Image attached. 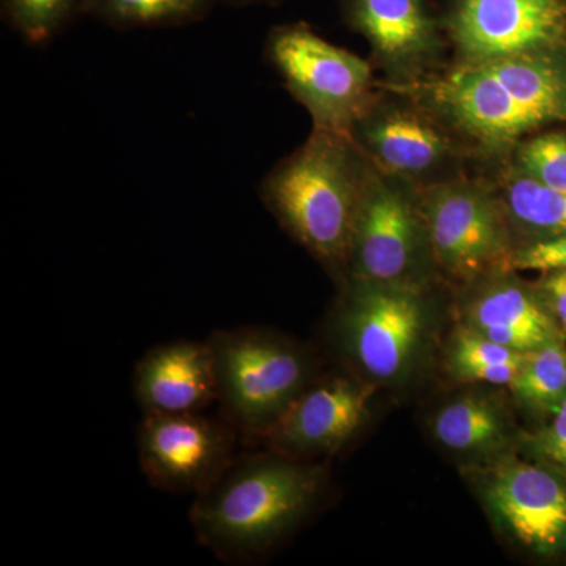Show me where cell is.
Segmentation results:
<instances>
[{
	"label": "cell",
	"instance_id": "6da1fadb",
	"mask_svg": "<svg viewBox=\"0 0 566 566\" xmlns=\"http://www.w3.org/2000/svg\"><path fill=\"white\" fill-rule=\"evenodd\" d=\"M381 88L412 99L483 155H505L536 129L566 123V48L460 63Z\"/></svg>",
	"mask_w": 566,
	"mask_h": 566
},
{
	"label": "cell",
	"instance_id": "7a4b0ae2",
	"mask_svg": "<svg viewBox=\"0 0 566 566\" xmlns=\"http://www.w3.org/2000/svg\"><path fill=\"white\" fill-rule=\"evenodd\" d=\"M326 488V469L271 450L233 460L197 494V538L222 560L248 562L300 526Z\"/></svg>",
	"mask_w": 566,
	"mask_h": 566
},
{
	"label": "cell",
	"instance_id": "3957f363",
	"mask_svg": "<svg viewBox=\"0 0 566 566\" xmlns=\"http://www.w3.org/2000/svg\"><path fill=\"white\" fill-rule=\"evenodd\" d=\"M370 161L356 140L315 129L262 185V199L294 240L346 271Z\"/></svg>",
	"mask_w": 566,
	"mask_h": 566
},
{
	"label": "cell",
	"instance_id": "277c9868",
	"mask_svg": "<svg viewBox=\"0 0 566 566\" xmlns=\"http://www.w3.org/2000/svg\"><path fill=\"white\" fill-rule=\"evenodd\" d=\"M436 312L428 289L346 279L331 333L359 378L376 387L401 386L427 359Z\"/></svg>",
	"mask_w": 566,
	"mask_h": 566
},
{
	"label": "cell",
	"instance_id": "5b68a950",
	"mask_svg": "<svg viewBox=\"0 0 566 566\" xmlns=\"http://www.w3.org/2000/svg\"><path fill=\"white\" fill-rule=\"evenodd\" d=\"M218 378V400L232 427L263 438L314 382V360L296 342L243 326L208 337Z\"/></svg>",
	"mask_w": 566,
	"mask_h": 566
},
{
	"label": "cell",
	"instance_id": "8992f818",
	"mask_svg": "<svg viewBox=\"0 0 566 566\" xmlns=\"http://www.w3.org/2000/svg\"><path fill=\"white\" fill-rule=\"evenodd\" d=\"M460 471L510 545L538 560H566L564 469L515 450Z\"/></svg>",
	"mask_w": 566,
	"mask_h": 566
},
{
	"label": "cell",
	"instance_id": "52a82bcc",
	"mask_svg": "<svg viewBox=\"0 0 566 566\" xmlns=\"http://www.w3.org/2000/svg\"><path fill=\"white\" fill-rule=\"evenodd\" d=\"M438 270L420 208V188L370 163L357 211L346 279L428 289Z\"/></svg>",
	"mask_w": 566,
	"mask_h": 566
},
{
	"label": "cell",
	"instance_id": "ba28073f",
	"mask_svg": "<svg viewBox=\"0 0 566 566\" xmlns=\"http://www.w3.org/2000/svg\"><path fill=\"white\" fill-rule=\"evenodd\" d=\"M268 57L315 129L353 137L354 126L378 98L370 63L300 22L270 33Z\"/></svg>",
	"mask_w": 566,
	"mask_h": 566
},
{
	"label": "cell",
	"instance_id": "9c48e42d",
	"mask_svg": "<svg viewBox=\"0 0 566 566\" xmlns=\"http://www.w3.org/2000/svg\"><path fill=\"white\" fill-rule=\"evenodd\" d=\"M420 208L436 268L458 285L509 268L516 245L493 186L431 182L420 188Z\"/></svg>",
	"mask_w": 566,
	"mask_h": 566
},
{
	"label": "cell",
	"instance_id": "30bf717a",
	"mask_svg": "<svg viewBox=\"0 0 566 566\" xmlns=\"http://www.w3.org/2000/svg\"><path fill=\"white\" fill-rule=\"evenodd\" d=\"M444 28L460 63L565 50L566 0H453Z\"/></svg>",
	"mask_w": 566,
	"mask_h": 566
},
{
	"label": "cell",
	"instance_id": "8fae6325",
	"mask_svg": "<svg viewBox=\"0 0 566 566\" xmlns=\"http://www.w3.org/2000/svg\"><path fill=\"white\" fill-rule=\"evenodd\" d=\"M137 447L148 482L172 493H202L234 460L232 428L200 412L145 415Z\"/></svg>",
	"mask_w": 566,
	"mask_h": 566
},
{
	"label": "cell",
	"instance_id": "7c38bea8",
	"mask_svg": "<svg viewBox=\"0 0 566 566\" xmlns=\"http://www.w3.org/2000/svg\"><path fill=\"white\" fill-rule=\"evenodd\" d=\"M403 99L378 96L354 126L353 139L376 169L417 185L457 158L458 136L419 104Z\"/></svg>",
	"mask_w": 566,
	"mask_h": 566
},
{
	"label": "cell",
	"instance_id": "4fadbf2b",
	"mask_svg": "<svg viewBox=\"0 0 566 566\" xmlns=\"http://www.w3.org/2000/svg\"><path fill=\"white\" fill-rule=\"evenodd\" d=\"M375 390L354 376L314 381L263 439L270 450L294 460L338 452L363 430Z\"/></svg>",
	"mask_w": 566,
	"mask_h": 566
},
{
	"label": "cell",
	"instance_id": "5bb4252c",
	"mask_svg": "<svg viewBox=\"0 0 566 566\" xmlns=\"http://www.w3.org/2000/svg\"><path fill=\"white\" fill-rule=\"evenodd\" d=\"M455 322L495 344L523 353L565 338L547 314L534 283H527L510 268L461 285Z\"/></svg>",
	"mask_w": 566,
	"mask_h": 566
},
{
	"label": "cell",
	"instance_id": "9a60e30c",
	"mask_svg": "<svg viewBox=\"0 0 566 566\" xmlns=\"http://www.w3.org/2000/svg\"><path fill=\"white\" fill-rule=\"evenodd\" d=\"M349 28L370 44L390 82L422 80L441 51L438 22L423 0H342Z\"/></svg>",
	"mask_w": 566,
	"mask_h": 566
},
{
	"label": "cell",
	"instance_id": "2e32d148",
	"mask_svg": "<svg viewBox=\"0 0 566 566\" xmlns=\"http://www.w3.org/2000/svg\"><path fill=\"white\" fill-rule=\"evenodd\" d=\"M134 395L145 415L202 412L218 400L208 342H170L145 354L134 371Z\"/></svg>",
	"mask_w": 566,
	"mask_h": 566
},
{
	"label": "cell",
	"instance_id": "e0dca14e",
	"mask_svg": "<svg viewBox=\"0 0 566 566\" xmlns=\"http://www.w3.org/2000/svg\"><path fill=\"white\" fill-rule=\"evenodd\" d=\"M436 444L460 461L461 468L491 463L517 450L523 428L512 403L490 389L455 395L430 420Z\"/></svg>",
	"mask_w": 566,
	"mask_h": 566
},
{
	"label": "cell",
	"instance_id": "ac0fdd59",
	"mask_svg": "<svg viewBox=\"0 0 566 566\" xmlns=\"http://www.w3.org/2000/svg\"><path fill=\"white\" fill-rule=\"evenodd\" d=\"M494 189L515 245L566 234V189L543 185L517 170L513 164L506 167Z\"/></svg>",
	"mask_w": 566,
	"mask_h": 566
},
{
	"label": "cell",
	"instance_id": "d6986e66",
	"mask_svg": "<svg viewBox=\"0 0 566 566\" xmlns=\"http://www.w3.org/2000/svg\"><path fill=\"white\" fill-rule=\"evenodd\" d=\"M527 356L455 324L446 345L444 367L450 378L463 385L510 387Z\"/></svg>",
	"mask_w": 566,
	"mask_h": 566
},
{
	"label": "cell",
	"instance_id": "ffe728a7",
	"mask_svg": "<svg viewBox=\"0 0 566 566\" xmlns=\"http://www.w3.org/2000/svg\"><path fill=\"white\" fill-rule=\"evenodd\" d=\"M513 406L534 420L547 422L566 400V338L528 353L509 387Z\"/></svg>",
	"mask_w": 566,
	"mask_h": 566
},
{
	"label": "cell",
	"instance_id": "44dd1931",
	"mask_svg": "<svg viewBox=\"0 0 566 566\" xmlns=\"http://www.w3.org/2000/svg\"><path fill=\"white\" fill-rule=\"evenodd\" d=\"M214 0H82L81 13L120 29L174 28L207 17Z\"/></svg>",
	"mask_w": 566,
	"mask_h": 566
},
{
	"label": "cell",
	"instance_id": "7402d4cb",
	"mask_svg": "<svg viewBox=\"0 0 566 566\" xmlns=\"http://www.w3.org/2000/svg\"><path fill=\"white\" fill-rule=\"evenodd\" d=\"M82 0H2V14L31 44H44L81 13Z\"/></svg>",
	"mask_w": 566,
	"mask_h": 566
},
{
	"label": "cell",
	"instance_id": "603a6c76",
	"mask_svg": "<svg viewBox=\"0 0 566 566\" xmlns=\"http://www.w3.org/2000/svg\"><path fill=\"white\" fill-rule=\"evenodd\" d=\"M512 153L517 170L551 188L566 189V133L527 137Z\"/></svg>",
	"mask_w": 566,
	"mask_h": 566
},
{
	"label": "cell",
	"instance_id": "cb8c5ba5",
	"mask_svg": "<svg viewBox=\"0 0 566 566\" xmlns=\"http://www.w3.org/2000/svg\"><path fill=\"white\" fill-rule=\"evenodd\" d=\"M517 452L558 465L566 471V400L547 422L523 430Z\"/></svg>",
	"mask_w": 566,
	"mask_h": 566
},
{
	"label": "cell",
	"instance_id": "d4e9b609",
	"mask_svg": "<svg viewBox=\"0 0 566 566\" xmlns=\"http://www.w3.org/2000/svg\"><path fill=\"white\" fill-rule=\"evenodd\" d=\"M510 270L546 271L565 270L566 268V234L536 241V243L516 245L509 264Z\"/></svg>",
	"mask_w": 566,
	"mask_h": 566
},
{
	"label": "cell",
	"instance_id": "484cf974",
	"mask_svg": "<svg viewBox=\"0 0 566 566\" xmlns=\"http://www.w3.org/2000/svg\"><path fill=\"white\" fill-rule=\"evenodd\" d=\"M534 285L547 314L566 338V268L546 271Z\"/></svg>",
	"mask_w": 566,
	"mask_h": 566
},
{
	"label": "cell",
	"instance_id": "4316f807",
	"mask_svg": "<svg viewBox=\"0 0 566 566\" xmlns=\"http://www.w3.org/2000/svg\"><path fill=\"white\" fill-rule=\"evenodd\" d=\"M223 2L230 3V6H256V3H270L274 0H223Z\"/></svg>",
	"mask_w": 566,
	"mask_h": 566
}]
</instances>
